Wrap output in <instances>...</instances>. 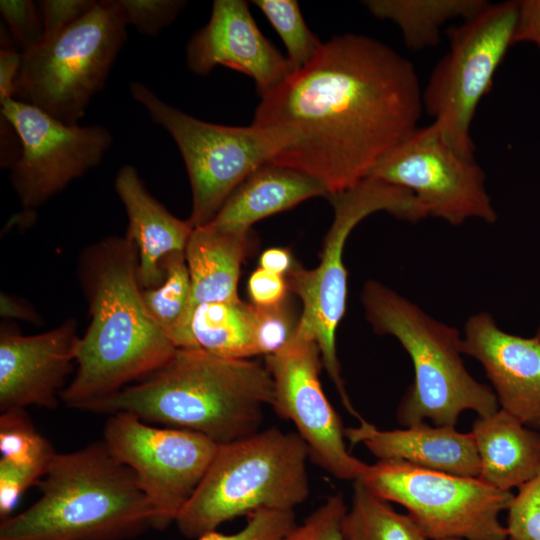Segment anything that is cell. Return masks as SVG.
<instances>
[{
  "mask_svg": "<svg viewBox=\"0 0 540 540\" xmlns=\"http://www.w3.org/2000/svg\"><path fill=\"white\" fill-rule=\"evenodd\" d=\"M260 97L252 125L271 136V163L314 178L329 195L369 177L418 128L423 110L411 62L358 34L332 37Z\"/></svg>",
  "mask_w": 540,
  "mask_h": 540,
  "instance_id": "cell-1",
  "label": "cell"
},
{
  "mask_svg": "<svg viewBox=\"0 0 540 540\" xmlns=\"http://www.w3.org/2000/svg\"><path fill=\"white\" fill-rule=\"evenodd\" d=\"M76 274L90 323L80 339L76 374L60 400L81 409L152 374L177 348L144 303L138 250L126 234L87 245Z\"/></svg>",
  "mask_w": 540,
  "mask_h": 540,
  "instance_id": "cell-2",
  "label": "cell"
},
{
  "mask_svg": "<svg viewBox=\"0 0 540 540\" xmlns=\"http://www.w3.org/2000/svg\"><path fill=\"white\" fill-rule=\"evenodd\" d=\"M274 397L265 364L232 359L201 349L177 348L161 368L80 410L130 413L145 422L199 433L217 445L260 430Z\"/></svg>",
  "mask_w": 540,
  "mask_h": 540,
  "instance_id": "cell-3",
  "label": "cell"
},
{
  "mask_svg": "<svg viewBox=\"0 0 540 540\" xmlns=\"http://www.w3.org/2000/svg\"><path fill=\"white\" fill-rule=\"evenodd\" d=\"M38 486L34 504L2 519L0 540H127L154 528L136 475L103 440L56 453Z\"/></svg>",
  "mask_w": 540,
  "mask_h": 540,
  "instance_id": "cell-4",
  "label": "cell"
},
{
  "mask_svg": "<svg viewBox=\"0 0 540 540\" xmlns=\"http://www.w3.org/2000/svg\"><path fill=\"white\" fill-rule=\"evenodd\" d=\"M361 301L374 332L396 338L413 364V383L396 412L400 424L428 419L437 426H455L466 410L487 416L500 409L492 388L467 370L457 328L375 280L364 284Z\"/></svg>",
  "mask_w": 540,
  "mask_h": 540,
  "instance_id": "cell-5",
  "label": "cell"
},
{
  "mask_svg": "<svg viewBox=\"0 0 540 540\" xmlns=\"http://www.w3.org/2000/svg\"><path fill=\"white\" fill-rule=\"evenodd\" d=\"M309 453L297 432L272 427L218 446L176 524L187 538L259 510L294 511L310 496Z\"/></svg>",
  "mask_w": 540,
  "mask_h": 540,
  "instance_id": "cell-6",
  "label": "cell"
},
{
  "mask_svg": "<svg viewBox=\"0 0 540 540\" xmlns=\"http://www.w3.org/2000/svg\"><path fill=\"white\" fill-rule=\"evenodd\" d=\"M334 216L325 235L319 264L313 269L294 265L285 276L288 290L302 302L296 332L313 339L322 364L333 381L346 410L359 421L341 376L336 352V332L346 310L347 271L343 261L346 241L352 230L367 216L385 211L408 222L427 218L414 194L373 177L356 186L328 196Z\"/></svg>",
  "mask_w": 540,
  "mask_h": 540,
  "instance_id": "cell-7",
  "label": "cell"
},
{
  "mask_svg": "<svg viewBox=\"0 0 540 540\" xmlns=\"http://www.w3.org/2000/svg\"><path fill=\"white\" fill-rule=\"evenodd\" d=\"M118 0L95 5L56 37L22 52L16 98L76 125L127 39Z\"/></svg>",
  "mask_w": 540,
  "mask_h": 540,
  "instance_id": "cell-8",
  "label": "cell"
},
{
  "mask_svg": "<svg viewBox=\"0 0 540 540\" xmlns=\"http://www.w3.org/2000/svg\"><path fill=\"white\" fill-rule=\"evenodd\" d=\"M517 11V0L488 2L475 15L451 26L447 31L449 50L422 91L423 109L464 158L474 159L472 120L513 45Z\"/></svg>",
  "mask_w": 540,
  "mask_h": 540,
  "instance_id": "cell-9",
  "label": "cell"
},
{
  "mask_svg": "<svg viewBox=\"0 0 540 540\" xmlns=\"http://www.w3.org/2000/svg\"><path fill=\"white\" fill-rule=\"evenodd\" d=\"M130 92L178 146L192 191L188 221L193 228L208 224L233 191L275 155L264 129L202 121L164 102L141 82H132Z\"/></svg>",
  "mask_w": 540,
  "mask_h": 540,
  "instance_id": "cell-10",
  "label": "cell"
},
{
  "mask_svg": "<svg viewBox=\"0 0 540 540\" xmlns=\"http://www.w3.org/2000/svg\"><path fill=\"white\" fill-rule=\"evenodd\" d=\"M358 480L382 499L403 506L428 540H507L499 515L514 494L478 477L378 460Z\"/></svg>",
  "mask_w": 540,
  "mask_h": 540,
  "instance_id": "cell-11",
  "label": "cell"
},
{
  "mask_svg": "<svg viewBox=\"0 0 540 540\" xmlns=\"http://www.w3.org/2000/svg\"><path fill=\"white\" fill-rule=\"evenodd\" d=\"M103 441L136 475L159 530L176 522L219 446L199 433L157 428L130 413L108 415Z\"/></svg>",
  "mask_w": 540,
  "mask_h": 540,
  "instance_id": "cell-12",
  "label": "cell"
},
{
  "mask_svg": "<svg viewBox=\"0 0 540 540\" xmlns=\"http://www.w3.org/2000/svg\"><path fill=\"white\" fill-rule=\"evenodd\" d=\"M1 116L19 140L10 182L27 210L40 207L97 166L112 144L103 126L68 125L15 98L1 102Z\"/></svg>",
  "mask_w": 540,
  "mask_h": 540,
  "instance_id": "cell-13",
  "label": "cell"
},
{
  "mask_svg": "<svg viewBox=\"0 0 540 540\" xmlns=\"http://www.w3.org/2000/svg\"><path fill=\"white\" fill-rule=\"evenodd\" d=\"M369 177L411 191L428 216L451 225L468 219L488 224L497 213L475 159L460 156L432 122L417 128L373 169Z\"/></svg>",
  "mask_w": 540,
  "mask_h": 540,
  "instance_id": "cell-14",
  "label": "cell"
},
{
  "mask_svg": "<svg viewBox=\"0 0 540 540\" xmlns=\"http://www.w3.org/2000/svg\"><path fill=\"white\" fill-rule=\"evenodd\" d=\"M265 365L273 379L271 407L295 425L309 458L339 480L360 479L368 464L347 450L345 428L319 379L323 364L317 343L295 330L281 350L265 357Z\"/></svg>",
  "mask_w": 540,
  "mask_h": 540,
  "instance_id": "cell-15",
  "label": "cell"
},
{
  "mask_svg": "<svg viewBox=\"0 0 540 540\" xmlns=\"http://www.w3.org/2000/svg\"><path fill=\"white\" fill-rule=\"evenodd\" d=\"M81 336L76 318L46 332L22 335L0 329V411L36 405L54 409L73 369Z\"/></svg>",
  "mask_w": 540,
  "mask_h": 540,
  "instance_id": "cell-16",
  "label": "cell"
},
{
  "mask_svg": "<svg viewBox=\"0 0 540 540\" xmlns=\"http://www.w3.org/2000/svg\"><path fill=\"white\" fill-rule=\"evenodd\" d=\"M188 68L198 75L222 65L251 77L260 96L293 71L259 30L249 5L242 0H215L208 23L189 40Z\"/></svg>",
  "mask_w": 540,
  "mask_h": 540,
  "instance_id": "cell-17",
  "label": "cell"
},
{
  "mask_svg": "<svg viewBox=\"0 0 540 540\" xmlns=\"http://www.w3.org/2000/svg\"><path fill=\"white\" fill-rule=\"evenodd\" d=\"M461 346L482 365L500 409L540 431V340L501 329L483 311L465 322Z\"/></svg>",
  "mask_w": 540,
  "mask_h": 540,
  "instance_id": "cell-18",
  "label": "cell"
},
{
  "mask_svg": "<svg viewBox=\"0 0 540 540\" xmlns=\"http://www.w3.org/2000/svg\"><path fill=\"white\" fill-rule=\"evenodd\" d=\"M352 445L363 444L378 460H400L431 470L479 477L480 462L470 432L420 422L405 429L381 430L363 420L345 429Z\"/></svg>",
  "mask_w": 540,
  "mask_h": 540,
  "instance_id": "cell-19",
  "label": "cell"
},
{
  "mask_svg": "<svg viewBox=\"0 0 540 540\" xmlns=\"http://www.w3.org/2000/svg\"><path fill=\"white\" fill-rule=\"evenodd\" d=\"M114 188L128 217L126 235L138 250L139 284L142 289L157 287L164 279V259L185 251L193 227L188 219L175 217L151 195L132 165L118 170Z\"/></svg>",
  "mask_w": 540,
  "mask_h": 540,
  "instance_id": "cell-20",
  "label": "cell"
},
{
  "mask_svg": "<svg viewBox=\"0 0 540 540\" xmlns=\"http://www.w3.org/2000/svg\"><path fill=\"white\" fill-rule=\"evenodd\" d=\"M249 231L226 230L206 224L193 228L185 248L190 276L186 312L171 335L176 348L188 345V329L194 310L210 302H234L246 255Z\"/></svg>",
  "mask_w": 540,
  "mask_h": 540,
  "instance_id": "cell-21",
  "label": "cell"
},
{
  "mask_svg": "<svg viewBox=\"0 0 540 540\" xmlns=\"http://www.w3.org/2000/svg\"><path fill=\"white\" fill-rule=\"evenodd\" d=\"M480 462L482 481L511 491L532 479L540 469V431L523 425L499 409L479 416L470 431Z\"/></svg>",
  "mask_w": 540,
  "mask_h": 540,
  "instance_id": "cell-22",
  "label": "cell"
},
{
  "mask_svg": "<svg viewBox=\"0 0 540 540\" xmlns=\"http://www.w3.org/2000/svg\"><path fill=\"white\" fill-rule=\"evenodd\" d=\"M329 193L314 178L296 170L265 164L249 175L208 223L234 231H249L257 221Z\"/></svg>",
  "mask_w": 540,
  "mask_h": 540,
  "instance_id": "cell-23",
  "label": "cell"
},
{
  "mask_svg": "<svg viewBox=\"0 0 540 540\" xmlns=\"http://www.w3.org/2000/svg\"><path fill=\"white\" fill-rule=\"evenodd\" d=\"M0 516L5 519L23 493L38 485L56 452L25 409L0 415Z\"/></svg>",
  "mask_w": 540,
  "mask_h": 540,
  "instance_id": "cell-24",
  "label": "cell"
},
{
  "mask_svg": "<svg viewBox=\"0 0 540 540\" xmlns=\"http://www.w3.org/2000/svg\"><path fill=\"white\" fill-rule=\"evenodd\" d=\"M186 348L232 359L258 356L252 304L240 299L199 305L190 319Z\"/></svg>",
  "mask_w": 540,
  "mask_h": 540,
  "instance_id": "cell-25",
  "label": "cell"
},
{
  "mask_svg": "<svg viewBox=\"0 0 540 540\" xmlns=\"http://www.w3.org/2000/svg\"><path fill=\"white\" fill-rule=\"evenodd\" d=\"M485 0H367L364 5L379 19L395 23L406 46L414 51L436 46L449 20H463L479 12Z\"/></svg>",
  "mask_w": 540,
  "mask_h": 540,
  "instance_id": "cell-26",
  "label": "cell"
},
{
  "mask_svg": "<svg viewBox=\"0 0 540 540\" xmlns=\"http://www.w3.org/2000/svg\"><path fill=\"white\" fill-rule=\"evenodd\" d=\"M342 533L344 540H428L408 514L397 512L361 480L354 481Z\"/></svg>",
  "mask_w": 540,
  "mask_h": 540,
  "instance_id": "cell-27",
  "label": "cell"
},
{
  "mask_svg": "<svg viewBox=\"0 0 540 540\" xmlns=\"http://www.w3.org/2000/svg\"><path fill=\"white\" fill-rule=\"evenodd\" d=\"M162 268V283L154 288L142 289V296L151 316L171 339L186 312L190 296V276L185 252L169 254Z\"/></svg>",
  "mask_w": 540,
  "mask_h": 540,
  "instance_id": "cell-28",
  "label": "cell"
},
{
  "mask_svg": "<svg viewBox=\"0 0 540 540\" xmlns=\"http://www.w3.org/2000/svg\"><path fill=\"white\" fill-rule=\"evenodd\" d=\"M253 3L262 11L282 39L292 69L297 70L308 64L323 43L307 27L298 2L255 0Z\"/></svg>",
  "mask_w": 540,
  "mask_h": 540,
  "instance_id": "cell-29",
  "label": "cell"
},
{
  "mask_svg": "<svg viewBox=\"0 0 540 540\" xmlns=\"http://www.w3.org/2000/svg\"><path fill=\"white\" fill-rule=\"evenodd\" d=\"M507 540H540V469L508 507Z\"/></svg>",
  "mask_w": 540,
  "mask_h": 540,
  "instance_id": "cell-30",
  "label": "cell"
},
{
  "mask_svg": "<svg viewBox=\"0 0 540 540\" xmlns=\"http://www.w3.org/2000/svg\"><path fill=\"white\" fill-rule=\"evenodd\" d=\"M258 355L264 357L281 350L294 334L296 325L286 302L274 306L252 304Z\"/></svg>",
  "mask_w": 540,
  "mask_h": 540,
  "instance_id": "cell-31",
  "label": "cell"
},
{
  "mask_svg": "<svg viewBox=\"0 0 540 540\" xmlns=\"http://www.w3.org/2000/svg\"><path fill=\"white\" fill-rule=\"evenodd\" d=\"M347 509L343 495L333 494L282 540H344L342 523Z\"/></svg>",
  "mask_w": 540,
  "mask_h": 540,
  "instance_id": "cell-32",
  "label": "cell"
},
{
  "mask_svg": "<svg viewBox=\"0 0 540 540\" xmlns=\"http://www.w3.org/2000/svg\"><path fill=\"white\" fill-rule=\"evenodd\" d=\"M297 525L294 511L259 510L233 534L212 531L197 540H282Z\"/></svg>",
  "mask_w": 540,
  "mask_h": 540,
  "instance_id": "cell-33",
  "label": "cell"
},
{
  "mask_svg": "<svg viewBox=\"0 0 540 540\" xmlns=\"http://www.w3.org/2000/svg\"><path fill=\"white\" fill-rule=\"evenodd\" d=\"M127 25L132 24L143 35L155 36L171 24L182 10L180 0H118Z\"/></svg>",
  "mask_w": 540,
  "mask_h": 540,
  "instance_id": "cell-34",
  "label": "cell"
},
{
  "mask_svg": "<svg viewBox=\"0 0 540 540\" xmlns=\"http://www.w3.org/2000/svg\"><path fill=\"white\" fill-rule=\"evenodd\" d=\"M0 12L21 52L38 46L44 29L36 4L29 0H1Z\"/></svg>",
  "mask_w": 540,
  "mask_h": 540,
  "instance_id": "cell-35",
  "label": "cell"
},
{
  "mask_svg": "<svg viewBox=\"0 0 540 540\" xmlns=\"http://www.w3.org/2000/svg\"><path fill=\"white\" fill-rule=\"evenodd\" d=\"M94 0H42L37 2L44 29V40L56 37L87 13Z\"/></svg>",
  "mask_w": 540,
  "mask_h": 540,
  "instance_id": "cell-36",
  "label": "cell"
},
{
  "mask_svg": "<svg viewBox=\"0 0 540 540\" xmlns=\"http://www.w3.org/2000/svg\"><path fill=\"white\" fill-rule=\"evenodd\" d=\"M248 295L255 306H274L286 301L288 285L285 276L262 268L253 271L247 283Z\"/></svg>",
  "mask_w": 540,
  "mask_h": 540,
  "instance_id": "cell-37",
  "label": "cell"
},
{
  "mask_svg": "<svg viewBox=\"0 0 540 540\" xmlns=\"http://www.w3.org/2000/svg\"><path fill=\"white\" fill-rule=\"evenodd\" d=\"M530 42L540 47V0H519L513 44Z\"/></svg>",
  "mask_w": 540,
  "mask_h": 540,
  "instance_id": "cell-38",
  "label": "cell"
},
{
  "mask_svg": "<svg viewBox=\"0 0 540 540\" xmlns=\"http://www.w3.org/2000/svg\"><path fill=\"white\" fill-rule=\"evenodd\" d=\"M4 41L5 45L0 51V102L15 98L22 62V52Z\"/></svg>",
  "mask_w": 540,
  "mask_h": 540,
  "instance_id": "cell-39",
  "label": "cell"
},
{
  "mask_svg": "<svg viewBox=\"0 0 540 540\" xmlns=\"http://www.w3.org/2000/svg\"><path fill=\"white\" fill-rule=\"evenodd\" d=\"M0 314L3 318H12L32 324L42 323V317L27 302L2 292L0 295Z\"/></svg>",
  "mask_w": 540,
  "mask_h": 540,
  "instance_id": "cell-40",
  "label": "cell"
},
{
  "mask_svg": "<svg viewBox=\"0 0 540 540\" xmlns=\"http://www.w3.org/2000/svg\"><path fill=\"white\" fill-rule=\"evenodd\" d=\"M259 267L272 273L286 276L294 266L291 253L284 248H269L259 259Z\"/></svg>",
  "mask_w": 540,
  "mask_h": 540,
  "instance_id": "cell-41",
  "label": "cell"
},
{
  "mask_svg": "<svg viewBox=\"0 0 540 540\" xmlns=\"http://www.w3.org/2000/svg\"><path fill=\"white\" fill-rule=\"evenodd\" d=\"M534 336L540 340V325L538 326Z\"/></svg>",
  "mask_w": 540,
  "mask_h": 540,
  "instance_id": "cell-42",
  "label": "cell"
},
{
  "mask_svg": "<svg viewBox=\"0 0 540 540\" xmlns=\"http://www.w3.org/2000/svg\"><path fill=\"white\" fill-rule=\"evenodd\" d=\"M441 540H464V539H458V538H449V539H441Z\"/></svg>",
  "mask_w": 540,
  "mask_h": 540,
  "instance_id": "cell-43",
  "label": "cell"
}]
</instances>
